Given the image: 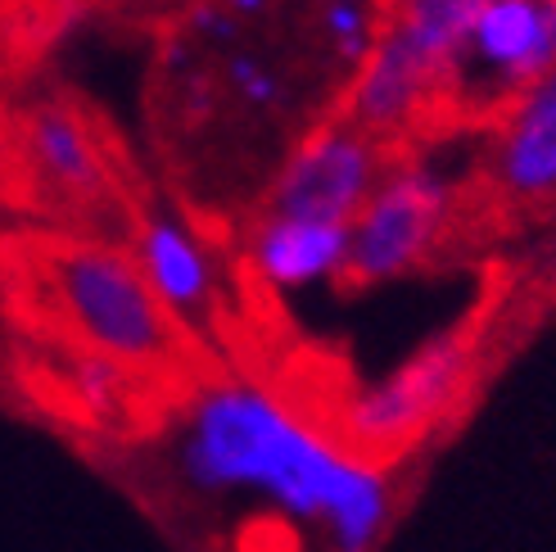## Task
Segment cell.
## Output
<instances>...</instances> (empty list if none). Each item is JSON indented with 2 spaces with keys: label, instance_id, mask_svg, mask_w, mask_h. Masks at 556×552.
I'll return each mask as SVG.
<instances>
[{
  "label": "cell",
  "instance_id": "cell-1",
  "mask_svg": "<svg viewBox=\"0 0 556 552\" xmlns=\"http://www.w3.org/2000/svg\"><path fill=\"white\" fill-rule=\"evenodd\" d=\"M177 466L204 493L249 489L294 520H321L336 552H371L389 526L380 466L330 444L263 385H208L190 403Z\"/></svg>",
  "mask_w": 556,
  "mask_h": 552
},
{
  "label": "cell",
  "instance_id": "cell-2",
  "mask_svg": "<svg viewBox=\"0 0 556 552\" xmlns=\"http://www.w3.org/2000/svg\"><path fill=\"white\" fill-rule=\"evenodd\" d=\"M46 272L60 313L100 357L154 367L173 353L177 330L127 254L100 250V244H68L50 254Z\"/></svg>",
  "mask_w": 556,
  "mask_h": 552
},
{
  "label": "cell",
  "instance_id": "cell-3",
  "mask_svg": "<svg viewBox=\"0 0 556 552\" xmlns=\"http://www.w3.org/2000/svg\"><path fill=\"white\" fill-rule=\"evenodd\" d=\"M448 190L430 168H394L371 190L363 213L349 223V263L344 276L363 286L394 281L416 267L443 231Z\"/></svg>",
  "mask_w": 556,
  "mask_h": 552
},
{
  "label": "cell",
  "instance_id": "cell-4",
  "mask_svg": "<svg viewBox=\"0 0 556 552\" xmlns=\"http://www.w3.org/2000/svg\"><path fill=\"white\" fill-rule=\"evenodd\" d=\"M380 146L353 123H326L303 136L271 186L267 213L317 217V223H353L380 181Z\"/></svg>",
  "mask_w": 556,
  "mask_h": 552
},
{
  "label": "cell",
  "instance_id": "cell-5",
  "mask_svg": "<svg viewBox=\"0 0 556 552\" xmlns=\"http://www.w3.org/2000/svg\"><path fill=\"white\" fill-rule=\"evenodd\" d=\"M556 73V0H489L448 81H470L489 96H525Z\"/></svg>",
  "mask_w": 556,
  "mask_h": 552
},
{
  "label": "cell",
  "instance_id": "cell-6",
  "mask_svg": "<svg viewBox=\"0 0 556 552\" xmlns=\"http://www.w3.org/2000/svg\"><path fill=\"white\" fill-rule=\"evenodd\" d=\"M470 367V340L466 330L457 336H439L399 367L389 380L371 385V390L349 407V435L363 449H399L407 439L421 435L439 412L457 394V385Z\"/></svg>",
  "mask_w": 556,
  "mask_h": 552
},
{
  "label": "cell",
  "instance_id": "cell-7",
  "mask_svg": "<svg viewBox=\"0 0 556 552\" xmlns=\"http://www.w3.org/2000/svg\"><path fill=\"white\" fill-rule=\"evenodd\" d=\"M493 177L520 204L556 200V73L516 96L493 150Z\"/></svg>",
  "mask_w": 556,
  "mask_h": 552
},
{
  "label": "cell",
  "instance_id": "cell-8",
  "mask_svg": "<svg viewBox=\"0 0 556 552\" xmlns=\"http://www.w3.org/2000/svg\"><path fill=\"white\" fill-rule=\"evenodd\" d=\"M430 91H439L430 68L416 60L412 46L394 33V27H384L371 46V54L357 64L349 123L357 131H367L371 141L376 136H394L412 123V114L426 104Z\"/></svg>",
  "mask_w": 556,
  "mask_h": 552
},
{
  "label": "cell",
  "instance_id": "cell-9",
  "mask_svg": "<svg viewBox=\"0 0 556 552\" xmlns=\"http://www.w3.org/2000/svg\"><path fill=\"white\" fill-rule=\"evenodd\" d=\"M258 276L267 286L281 290H303L344 276L349 263V227L344 223H317V217H281L267 213L263 227L249 244Z\"/></svg>",
  "mask_w": 556,
  "mask_h": 552
},
{
  "label": "cell",
  "instance_id": "cell-10",
  "mask_svg": "<svg viewBox=\"0 0 556 552\" xmlns=\"http://www.w3.org/2000/svg\"><path fill=\"white\" fill-rule=\"evenodd\" d=\"M136 267H141L150 294L163 303V313H204L213 299V263L208 250L194 240L177 217H150L136 240Z\"/></svg>",
  "mask_w": 556,
  "mask_h": 552
},
{
  "label": "cell",
  "instance_id": "cell-11",
  "mask_svg": "<svg viewBox=\"0 0 556 552\" xmlns=\"http://www.w3.org/2000/svg\"><path fill=\"white\" fill-rule=\"evenodd\" d=\"M484 5L489 0H399V14L389 27L412 46V54L443 87L453 73V60L466 46V33L476 27Z\"/></svg>",
  "mask_w": 556,
  "mask_h": 552
},
{
  "label": "cell",
  "instance_id": "cell-12",
  "mask_svg": "<svg viewBox=\"0 0 556 552\" xmlns=\"http://www.w3.org/2000/svg\"><path fill=\"white\" fill-rule=\"evenodd\" d=\"M27 150L41 163V173H50L64 190H73V196H96L104 181L100 154L91 146L87 127L60 104H41L37 114L27 118Z\"/></svg>",
  "mask_w": 556,
  "mask_h": 552
},
{
  "label": "cell",
  "instance_id": "cell-13",
  "mask_svg": "<svg viewBox=\"0 0 556 552\" xmlns=\"http://www.w3.org/2000/svg\"><path fill=\"white\" fill-rule=\"evenodd\" d=\"M317 27L321 41L330 46V54L344 64H363L371 46H376V18L367 0H340V5H321L317 10Z\"/></svg>",
  "mask_w": 556,
  "mask_h": 552
},
{
  "label": "cell",
  "instance_id": "cell-14",
  "mask_svg": "<svg viewBox=\"0 0 556 552\" xmlns=\"http://www.w3.org/2000/svg\"><path fill=\"white\" fill-rule=\"evenodd\" d=\"M227 73H231V87L249 100V104H276L281 100V81H276V73L263 64V60H254V54H231V64H227Z\"/></svg>",
  "mask_w": 556,
  "mask_h": 552
},
{
  "label": "cell",
  "instance_id": "cell-15",
  "mask_svg": "<svg viewBox=\"0 0 556 552\" xmlns=\"http://www.w3.org/2000/svg\"><path fill=\"white\" fill-rule=\"evenodd\" d=\"M190 27H194L200 37H208V41H231L236 27H240V18H231V14L213 0V5H200V10L190 14Z\"/></svg>",
  "mask_w": 556,
  "mask_h": 552
},
{
  "label": "cell",
  "instance_id": "cell-16",
  "mask_svg": "<svg viewBox=\"0 0 556 552\" xmlns=\"http://www.w3.org/2000/svg\"><path fill=\"white\" fill-rule=\"evenodd\" d=\"M217 5L227 10L231 18H258V14L271 10V0H217Z\"/></svg>",
  "mask_w": 556,
  "mask_h": 552
},
{
  "label": "cell",
  "instance_id": "cell-17",
  "mask_svg": "<svg viewBox=\"0 0 556 552\" xmlns=\"http://www.w3.org/2000/svg\"><path fill=\"white\" fill-rule=\"evenodd\" d=\"M543 272H547V286H556V250H552V259H547V267H543Z\"/></svg>",
  "mask_w": 556,
  "mask_h": 552
},
{
  "label": "cell",
  "instance_id": "cell-18",
  "mask_svg": "<svg viewBox=\"0 0 556 552\" xmlns=\"http://www.w3.org/2000/svg\"><path fill=\"white\" fill-rule=\"evenodd\" d=\"M321 5H340V0H317V10H321Z\"/></svg>",
  "mask_w": 556,
  "mask_h": 552
}]
</instances>
